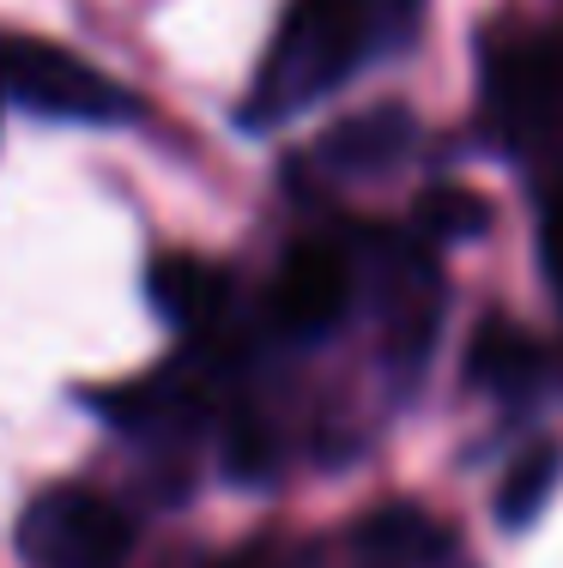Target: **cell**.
Masks as SVG:
<instances>
[{"instance_id":"6da1fadb","label":"cell","mask_w":563,"mask_h":568,"mask_svg":"<svg viewBox=\"0 0 563 568\" xmlns=\"http://www.w3.org/2000/svg\"><path fill=\"white\" fill-rule=\"evenodd\" d=\"M382 19L388 12L375 0H291V12L279 19L273 43L254 67L243 121L249 128H279V121L321 103L328 91H340L375 49Z\"/></svg>"},{"instance_id":"7a4b0ae2","label":"cell","mask_w":563,"mask_h":568,"mask_svg":"<svg viewBox=\"0 0 563 568\" xmlns=\"http://www.w3.org/2000/svg\"><path fill=\"white\" fill-rule=\"evenodd\" d=\"M0 91L49 121L110 128V121L133 115V98L110 73H98L61 43H37V37H0Z\"/></svg>"},{"instance_id":"3957f363","label":"cell","mask_w":563,"mask_h":568,"mask_svg":"<svg viewBox=\"0 0 563 568\" xmlns=\"http://www.w3.org/2000/svg\"><path fill=\"white\" fill-rule=\"evenodd\" d=\"M485 110L515 152H545L563 140V31L515 37L491 55Z\"/></svg>"},{"instance_id":"277c9868","label":"cell","mask_w":563,"mask_h":568,"mask_svg":"<svg viewBox=\"0 0 563 568\" xmlns=\"http://www.w3.org/2000/svg\"><path fill=\"white\" fill-rule=\"evenodd\" d=\"M128 550V514L98 490H49L19 520V557L31 568H115Z\"/></svg>"},{"instance_id":"5b68a950","label":"cell","mask_w":563,"mask_h":568,"mask_svg":"<svg viewBox=\"0 0 563 568\" xmlns=\"http://www.w3.org/2000/svg\"><path fill=\"white\" fill-rule=\"evenodd\" d=\"M345 296H352V273L333 248H298L273 278V321L298 339H315L340 321Z\"/></svg>"},{"instance_id":"8992f818","label":"cell","mask_w":563,"mask_h":568,"mask_svg":"<svg viewBox=\"0 0 563 568\" xmlns=\"http://www.w3.org/2000/svg\"><path fill=\"white\" fill-rule=\"evenodd\" d=\"M412 140H419V128H412L406 110H364V115L340 121V128L321 140V164L352 175V182H364V175H388V170L406 164Z\"/></svg>"},{"instance_id":"52a82bcc","label":"cell","mask_w":563,"mask_h":568,"mask_svg":"<svg viewBox=\"0 0 563 568\" xmlns=\"http://www.w3.org/2000/svg\"><path fill=\"white\" fill-rule=\"evenodd\" d=\"M145 291H152V308L170 321V327H194L200 333L224 308L231 278H224L212 261H200V254H158L152 273H145Z\"/></svg>"},{"instance_id":"ba28073f","label":"cell","mask_w":563,"mask_h":568,"mask_svg":"<svg viewBox=\"0 0 563 568\" xmlns=\"http://www.w3.org/2000/svg\"><path fill=\"white\" fill-rule=\"evenodd\" d=\"M449 550V526L431 520L424 508L394 503V508H375L358 526V557L370 568H424Z\"/></svg>"},{"instance_id":"9c48e42d","label":"cell","mask_w":563,"mask_h":568,"mask_svg":"<svg viewBox=\"0 0 563 568\" xmlns=\"http://www.w3.org/2000/svg\"><path fill=\"white\" fill-rule=\"evenodd\" d=\"M466 369H473V382L485 387V394L521 399V394H533V387H540L545 357H540V345H533L521 327H509V321H491V327H479Z\"/></svg>"},{"instance_id":"30bf717a","label":"cell","mask_w":563,"mask_h":568,"mask_svg":"<svg viewBox=\"0 0 563 568\" xmlns=\"http://www.w3.org/2000/svg\"><path fill=\"white\" fill-rule=\"evenodd\" d=\"M557 478H563V448L552 442H540V448H527L509 466L503 490H497V520L509 532H521V526H533L545 514V503L557 496Z\"/></svg>"},{"instance_id":"8fae6325","label":"cell","mask_w":563,"mask_h":568,"mask_svg":"<svg viewBox=\"0 0 563 568\" xmlns=\"http://www.w3.org/2000/svg\"><path fill=\"white\" fill-rule=\"evenodd\" d=\"M491 224V206L473 194V187H436V194L419 200V230L424 242H466Z\"/></svg>"},{"instance_id":"7c38bea8","label":"cell","mask_w":563,"mask_h":568,"mask_svg":"<svg viewBox=\"0 0 563 568\" xmlns=\"http://www.w3.org/2000/svg\"><path fill=\"white\" fill-rule=\"evenodd\" d=\"M545 261H552V273L563 284V200L552 206V219H545Z\"/></svg>"}]
</instances>
